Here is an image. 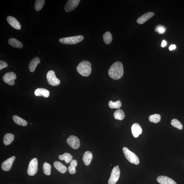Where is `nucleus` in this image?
I'll return each instance as SVG.
<instances>
[{
	"label": "nucleus",
	"instance_id": "4be33fe9",
	"mask_svg": "<svg viewBox=\"0 0 184 184\" xmlns=\"http://www.w3.org/2000/svg\"><path fill=\"white\" fill-rule=\"evenodd\" d=\"M14 138H15V136L13 134H6L4 137V143L5 146L9 145L12 142Z\"/></svg>",
	"mask_w": 184,
	"mask_h": 184
},
{
	"label": "nucleus",
	"instance_id": "a211bd4d",
	"mask_svg": "<svg viewBox=\"0 0 184 184\" xmlns=\"http://www.w3.org/2000/svg\"><path fill=\"white\" fill-rule=\"evenodd\" d=\"M93 155L89 151H87L85 153L83 160L85 165L86 166H89L91 163Z\"/></svg>",
	"mask_w": 184,
	"mask_h": 184
},
{
	"label": "nucleus",
	"instance_id": "7c9ffc66",
	"mask_svg": "<svg viewBox=\"0 0 184 184\" xmlns=\"http://www.w3.org/2000/svg\"><path fill=\"white\" fill-rule=\"evenodd\" d=\"M44 173L47 175H49L51 174V166L49 163L45 162L43 165Z\"/></svg>",
	"mask_w": 184,
	"mask_h": 184
},
{
	"label": "nucleus",
	"instance_id": "4468645a",
	"mask_svg": "<svg viewBox=\"0 0 184 184\" xmlns=\"http://www.w3.org/2000/svg\"><path fill=\"white\" fill-rule=\"evenodd\" d=\"M132 134L135 138L137 137L142 133V129L139 124L135 123L131 127Z\"/></svg>",
	"mask_w": 184,
	"mask_h": 184
},
{
	"label": "nucleus",
	"instance_id": "39448f33",
	"mask_svg": "<svg viewBox=\"0 0 184 184\" xmlns=\"http://www.w3.org/2000/svg\"><path fill=\"white\" fill-rule=\"evenodd\" d=\"M47 78L48 83L52 86H58L61 83L60 80L56 77L54 71L53 70L49 71L47 72Z\"/></svg>",
	"mask_w": 184,
	"mask_h": 184
},
{
	"label": "nucleus",
	"instance_id": "6e6552de",
	"mask_svg": "<svg viewBox=\"0 0 184 184\" xmlns=\"http://www.w3.org/2000/svg\"><path fill=\"white\" fill-rule=\"evenodd\" d=\"M67 142L68 144L73 149H77L80 146V141L75 136L71 135L67 139Z\"/></svg>",
	"mask_w": 184,
	"mask_h": 184
},
{
	"label": "nucleus",
	"instance_id": "f257e3e1",
	"mask_svg": "<svg viewBox=\"0 0 184 184\" xmlns=\"http://www.w3.org/2000/svg\"><path fill=\"white\" fill-rule=\"evenodd\" d=\"M123 64L120 61L116 62L110 67L109 75L110 78L115 80L120 79L123 75Z\"/></svg>",
	"mask_w": 184,
	"mask_h": 184
},
{
	"label": "nucleus",
	"instance_id": "aec40b11",
	"mask_svg": "<svg viewBox=\"0 0 184 184\" xmlns=\"http://www.w3.org/2000/svg\"><path fill=\"white\" fill-rule=\"evenodd\" d=\"M54 165L55 168L62 174H64L67 171V167L59 161H56Z\"/></svg>",
	"mask_w": 184,
	"mask_h": 184
},
{
	"label": "nucleus",
	"instance_id": "c756f323",
	"mask_svg": "<svg viewBox=\"0 0 184 184\" xmlns=\"http://www.w3.org/2000/svg\"><path fill=\"white\" fill-rule=\"evenodd\" d=\"M171 124L172 126L178 129L181 130L183 129V125L182 123L179 120L175 119H174L171 121Z\"/></svg>",
	"mask_w": 184,
	"mask_h": 184
},
{
	"label": "nucleus",
	"instance_id": "412c9836",
	"mask_svg": "<svg viewBox=\"0 0 184 184\" xmlns=\"http://www.w3.org/2000/svg\"><path fill=\"white\" fill-rule=\"evenodd\" d=\"M12 118L14 121L19 125L24 127L27 125L28 123L26 120L18 116L14 115Z\"/></svg>",
	"mask_w": 184,
	"mask_h": 184
},
{
	"label": "nucleus",
	"instance_id": "5701e85b",
	"mask_svg": "<svg viewBox=\"0 0 184 184\" xmlns=\"http://www.w3.org/2000/svg\"><path fill=\"white\" fill-rule=\"evenodd\" d=\"M59 158L61 161L64 160L66 163H69L72 160V155L68 153H65L63 155H59Z\"/></svg>",
	"mask_w": 184,
	"mask_h": 184
},
{
	"label": "nucleus",
	"instance_id": "7ed1b4c3",
	"mask_svg": "<svg viewBox=\"0 0 184 184\" xmlns=\"http://www.w3.org/2000/svg\"><path fill=\"white\" fill-rule=\"evenodd\" d=\"M84 39V37L83 36L78 35L61 38L59 40V41L63 44H75L81 42Z\"/></svg>",
	"mask_w": 184,
	"mask_h": 184
},
{
	"label": "nucleus",
	"instance_id": "393cba45",
	"mask_svg": "<svg viewBox=\"0 0 184 184\" xmlns=\"http://www.w3.org/2000/svg\"><path fill=\"white\" fill-rule=\"evenodd\" d=\"M78 165L77 161L75 160H72L70 162V166L68 167V171L71 174L76 173V167Z\"/></svg>",
	"mask_w": 184,
	"mask_h": 184
},
{
	"label": "nucleus",
	"instance_id": "dca6fc26",
	"mask_svg": "<svg viewBox=\"0 0 184 184\" xmlns=\"http://www.w3.org/2000/svg\"><path fill=\"white\" fill-rule=\"evenodd\" d=\"M40 59L38 57L33 58L30 61L29 64V69L31 72H34L39 63H40Z\"/></svg>",
	"mask_w": 184,
	"mask_h": 184
},
{
	"label": "nucleus",
	"instance_id": "cd10ccee",
	"mask_svg": "<svg viewBox=\"0 0 184 184\" xmlns=\"http://www.w3.org/2000/svg\"><path fill=\"white\" fill-rule=\"evenodd\" d=\"M44 0H36L35 4V9L37 11H40L45 4Z\"/></svg>",
	"mask_w": 184,
	"mask_h": 184
},
{
	"label": "nucleus",
	"instance_id": "423d86ee",
	"mask_svg": "<svg viewBox=\"0 0 184 184\" xmlns=\"http://www.w3.org/2000/svg\"><path fill=\"white\" fill-rule=\"evenodd\" d=\"M38 169V161L37 158H34L31 160L28 165L27 174L31 176L35 175L37 172Z\"/></svg>",
	"mask_w": 184,
	"mask_h": 184
},
{
	"label": "nucleus",
	"instance_id": "20e7f679",
	"mask_svg": "<svg viewBox=\"0 0 184 184\" xmlns=\"http://www.w3.org/2000/svg\"><path fill=\"white\" fill-rule=\"evenodd\" d=\"M123 151L124 156L129 162L135 165H138L140 163V160L136 155L132 152L127 147H123Z\"/></svg>",
	"mask_w": 184,
	"mask_h": 184
},
{
	"label": "nucleus",
	"instance_id": "f8f14e48",
	"mask_svg": "<svg viewBox=\"0 0 184 184\" xmlns=\"http://www.w3.org/2000/svg\"><path fill=\"white\" fill-rule=\"evenodd\" d=\"M7 20L8 23L11 26L15 29L20 30L21 29V26L19 22L15 18L12 16L7 17Z\"/></svg>",
	"mask_w": 184,
	"mask_h": 184
},
{
	"label": "nucleus",
	"instance_id": "6ab92c4d",
	"mask_svg": "<svg viewBox=\"0 0 184 184\" xmlns=\"http://www.w3.org/2000/svg\"><path fill=\"white\" fill-rule=\"evenodd\" d=\"M8 43L11 46L18 49H21L23 47L21 42L15 38H10L8 40Z\"/></svg>",
	"mask_w": 184,
	"mask_h": 184
},
{
	"label": "nucleus",
	"instance_id": "bb28decb",
	"mask_svg": "<svg viewBox=\"0 0 184 184\" xmlns=\"http://www.w3.org/2000/svg\"><path fill=\"white\" fill-rule=\"evenodd\" d=\"M109 106L110 108L119 109L121 106L122 103L120 100L116 102L110 101L109 102Z\"/></svg>",
	"mask_w": 184,
	"mask_h": 184
},
{
	"label": "nucleus",
	"instance_id": "b1692460",
	"mask_svg": "<svg viewBox=\"0 0 184 184\" xmlns=\"http://www.w3.org/2000/svg\"><path fill=\"white\" fill-rule=\"evenodd\" d=\"M116 120H123L125 118V115L123 110L119 109L116 110L114 114Z\"/></svg>",
	"mask_w": 184,
	"mask_h": 184
},
{
	"label": "nucleus",
	"instance_id": "f704fd0d",
	"mask_svg": "<svg viewBox=\"0 0 184 184\" xmlns=\"http://www.w3.org/2000/svg\"><path fill=\"white\" fill-rule=\"evenodd\" d=\"M167 42L165 40L162 41V43H161V47H165L166 46Z\"/></svg>",
	"mask_w": 184,
	"mask_h": 184
},
{
	"label": "nucleus",
	"instance_id": "f3484780",
	"mask_svg": "<svg viewBox=\"0 0 184 184\" xmlns=\"http://www.w3.org/2000/svg\"><path fill=\"white\" fill-rule=\"evenodd\" d=\"M35 95L36 96H43L48 98L50 95V92L48 90L43 88H38L35 90Z\"/></svg>",
	"mask_w": 184,
	"mask_h": 184
},
{
	"label": "nucleus",
	"instance_id": "72a5a7b5",
	"mask_svg": "<svg viewBox=\"0 0 184 184\" xmlns=\"http://www.w3.org/2000/svg\"><path fill=\"white\" fill-rule=\"evenodd\" d=\"M176 49V46L175 44H172L169 47V49L170 50H172Z\"/></svg>",
	"mask_w": 184,
	"mask_h": 184
},
{
	"label": "nucleus",
	"instance_id": "2eb2a0df",
	"mask_svg": "<svg viewBox=\"0 0 184 184\" xmlns=\"http://www.w3.org/2000/svg\"><path fill=\"white\" fill-rule=\"evenodd\" d=\"M157 180L160 184H177L171 178L163 175L158 176L157 178Z\"/></svg>",
	"mask_w": 184,
	"mask_h": 184
},
{
	"label": "nucleus",
	"instance_id": "c9c22d12",
	"mask_svg": "<svg viewBox=\"0 0 184 184\" xmlns=\"http://www.w3.org/2000/svg\"><path fill=\"white\" fill-rule=\"evenodd\" d=\"M117 166L118 167V168H119V166L118 165H117Z\"/></svg>",
	"mask_w": 184,
	"mask_h": 184
},
{
	"label": "nucleus",
	"instance_id": "473e14b6",
	"mask_svg": "<svg viewBox=\"0 0 184 184\" xmlns=\"http://www.w3.org/2000/svg\"><path fill=\"white\" fill-rule=\"evenodd\" d=\"M8 65L6 62L1 60L0 61V70H1L5 68L8 67Z\"/></svg>",
	"mask_w": 184,
	"mask_h": 184
},
{
	"label": "nucleus",
	"instance_id": "0eeeda50",
	"mask_svg": "<svg viewBox=\"0 0 184 184\" xmlns=\"http://www.w3.org/2000/svg\"><path fill=\"white\" fill-rule=\"evenodd\" d=\"M120 172L119 168L115 166L112 170L111 175L108 181L109 184H115L119 179Z\"/></svg>",
	"mask_w": 184,
	"mask_h": 184
},
{
	"label": "nucleus",
	"instance_id": "c85d7f7f",
	"mask_svg": "<svg viewBox=\"0 0 184 184\" xmlns=\"http://www.w3.org/2000/svg\"><path fill=\"white\" fill-rule=\"evenodd\" d=\"M161 120V116L160 114H155L149 116V120L154 123H159Z\"/></svg>",
	"mask_w": 184,
	"mask_h": 184
},
{
	"label": "nucleus",
	"instance_id": "9b49d317",
	"mask_svg": "<svg viewBox=\"0 0 184 184\" xmlns=\"http://www.w3.org/2000/svg\"><path fill=\"white\" fill-rule=\"evenodd\" d=\"M15 159L16 157L12 156L3 162L2 165V168L3 170L5 172L10 170Z\"/></svg>",
	"mask_w": 184,
	"mask_h": 184
},
{
	"label": "nucleus",
	"instance_id": "ddd939ff",
	"mask_svg": "<svg viewBox=\"0 0 184 184\" xmlns=\"http://www.w3.org/2000/svg\"><path fill=\"white\" fill-rule=\"evenodd\" d=\"M154 13L153 12H147L141 16L137 19V23L140 24H143L153 16H154Z\"/></svg>",
	"mask_w": 184,
	"mask_h": 184
},
{
	"label": "nucleus",
	"instance_id": "1a4fd4ad",
	"mask_svg": "<svg viewBox=\"0 0 184 184\" xmlns=\"http://www.w3.org/2000/svg\"><path fill=\"white\" fill-rule=\"evenodd\" d=\"M16 78V74L13 72L5 73L2 77L3 80L5 82L10 86H13L15 84V80Z\"/></svg>",
	"mask_w": 184,
	"mask_h": 184
},
{
	"label": "nucleus",
	"instance_id": "2f4dec72",
	"mask_svg": "<svg viewBox=\"0 0 184 184\" xmlns=\"http://www.w3.org/2000/svg\"><path fill=\"white\" fill-rule=\"evenodd\" d=\"M166 28L162 25H157L155 28L154 30L155 32H158L160 34H162L166 32Z\"/></svg>",
	"mask_w": 184,
	"mask_h": 184
},
{
	"label": "nucleus",
	"instance_id": "a878e982",
	"mask_svg": "<svg viewBox=\"0 0 184 184\" xmlns=\"http://www.w3.org/2000/svg\"><path fill=\"white\" fill-rule=\"evenodd\" d=\"M112 39L111 33L109 32H107L105 33L103 35V41L106 44H109L111 43Z\"/></svg>",
	"mask_w": 184,
	"mask_h": 184
},
{
	"label": "nucleus",
	"instance_id": "f03ea898",
	"mask_svg": "<svg viewBox=\"0 0 184 184\" xmlns=\"http://www.w3.org/2000/svg\"><path fill=\"white\" fill-rule=\"evenodd\" d=\"M76 69L81 75L84 76H88L91 73L92 65L89 61H83L79 64Z\"/></svg>",
	"mask_w": 184,
	"mask_h": 184
},
{
	"label": "nucleus",
	"instance_id": "9d476101",
	"mask_svg": "<svg viewBox=\"0 0 184 184\" xmlns=\"http://www.w3.org/2000/svg\"><path fill=\"white\" fill-rule=\"evenodd\" d=\"M80 0H69L66 2L64 10L67 12H71L77 7L80 2Z\"/></svg>",
	"mask_w": 184,
	"mask_h": 184
}]
</instances>
